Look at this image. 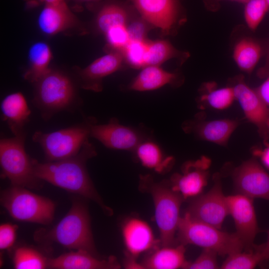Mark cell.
<instances>
[{"instance_id": "obj_1", "label": "cell", "mask_w": 269, "mask_h": 269, "mask_svg": "<svg viewBox=\"0 0 269 269\" xmlns=\"http://www.w3.org/2000/svg\"><path fill=\"white\" fill-rule=\"evenodd\" d=\"M96 155L94 146L87 139L77 154L68 158L46 163L33 159L34 174L41 180L92 200L111 215L112 210L103 201L86 168L87 160Z\"/></svg>"}, {"instance_id": "obj_2", "label": "cell", "mask_w": 269, "mask_h": 269, "mask_svg": "<svg viewBox=\"0 0 269 269\" xmlns=\"http://www.w3.org/2000/svg\"><path fill=\"white\" fill-rule=\"evenodd\" d=\"M34 238L40 242H55L64 248L85 251L97 257L88 208L78 199L73 200L70 210L56 225L48 230H39Z\"/></svg>"}, {"instance_id": "obj_3", "label": "cell", "mask_w": 269, "mask_h": 269, "mask_svg": "<svg viewBox=\"0 0 269 269\" xmlns=\"http://www.w3.org/2000/svg\"><path fill=\"white\" fill-rule=\"evenodd\" d=\"M166 182H155L150 175L140 176V188L149 192L152 197L161 247L173 245L181 218L180 209L184 200L179 193L168 187Z\"/></svg>"}, {"instance_id": "obj_4", "label": "cell", "mask_w": 269, "mask_h": 269, "mask_svg": "<svg viewBox=\"0 0 269 269\" xmlns=\"http://www.w3.org/2000/svg\"><path fill=\"white\" fill-rule=\"evenodd\" d=\"M177 238L183 245H194L225 256L242 251L243 243L236 233L230 234L191 218L185 213L177 228Z\"/></svg>"}, {"instance_id": "obj_5", "label": "cell", "mask_w": 269, "mask_h": 269, "mask_svg": "<svg viewBox=\"0 0 269 269\" xmlns=\"http://www.w3.org/2000/svg\"><path fill=\"white\" fill-rule=\"evenodd\" d=\"M0 203L10 216L18 221L48 225L54 217L53 202L24 187L12 185L3 191Z\"/></svg>"}, {"instance_id": "obj_6", "label": "cell", "mask_w": 269, "mask_h": 269, "mask_svg": "<svg viewBox=\"0 0 269 269\" xmlns=\"http://www.w3.org/2000/svg\"><path fill=\"white\" fill-rule=\"evenodd\" d=\"M25 134L3 138L0 142V163L2 174L13 186L35 188L40 180L34 174L33 163L24 149Z\"/></svg>"}, {"instance_id": "obj_7", "label": "cell", "mask_w": 269, "mask_h": 269, "mask_svg": "<svg viewBox=\"0 0 269 269\" xmlns=\"http://www.w3.org/2000/svg\"><path fill=\"white\" fill-rule=\"evenodd\" d=\"M90 123L50 133L36 132L32 139L41 146L49 161L68 158L77 154L88 139Z\"/></svg>"}, {"instance_id": "obj_8", "label": "cell", "mask_w": 269, "mask_h": 269, "mask_svg": "<svg viewBox=\"0 0 269 269\" xmlns=\"http://www.w3.org/2000/svg\"><path fill=\"white\" fill-rule=\"evenodd\" d=\"M35 100L45 116L51 115L70 106L75 89L65 74L51 69L37 82Z\"/></svg>"}, {"instance_id": "obj_9", "label": "cell", "mask_w": 269, "mask_h": 269, "mask_svg": "<svg viewBox=\"0 0 269 269\" xmlns=\"http://www.w3.org/2000/svg\"><path fill=\"white\" fill-rule=\"evenodd\" d=\"M139 14L161 35L174 34L186 20L179 0H129Z\"/></svg>"}, {"instance_id": "obj_10", "label": "cell", "mask_w": 269, "mask_h": 269, "mask_svg": "<svg viewBox=\"0 0 269 269\" xmlns=\"http://www.w3.org/2000/svg\"><path fill=\"white\" fill-rule=\"evenodd\" d=\"M214 178L211 190L193 200L186 213L193 219L220 229L229 211L220 177L218 175Z\"/></svg>"}, {"instance_id": "obj_11", "label": "cell", "mask_w": 269, "mask_h": 269, "mask_svg": "<svg viewBox=\"0 0 269 269\" xmlns=\"http://www.w3.org/2000/svg\"><path fill=\"white\" fill-rule=\"evenodd\" d=\"M231 85L235 100L239 103L246 119L255 125L264 144L269 142V108L255 89L250 88L242 76L235 77Z\"/></svg>"}, {"instance_id": "obj_12", "label": "cell", "mask_w": 269, "mask_h": 269, "mask_svg": "<svg viewBox=\"0 0 269 269\" xmlns=\"http://www.w3.org/2000/svg\"><path fill=\"white\" fill-rule=\"evenodd\" d=\"M89 128L90 136L112 149L133 151L142 141L149 138L141 130L122 125L116 118L103 125L90 121Z\"/></svg>"}, {"instance_id": "obj_13", "label": "cell", "mask_w": 269, "mask_h": 269, "mask_svg": "<svg viewBox=\"0 0 269 269\" xmlns=\"http://www.w3.org/2000/svg\"><path fill=\"white\" fill-rule=\"evenodd\" d=\"M229 214L232 216L236 234L241 240L247 251L255 250L254 241L259 232L252 198L243 194L226 197Z\"/></svg>"}, {"instance_id": "obj_14", "label": "cell", "mask_w": 269, "mask_h": 269, "mask_svg": "<svg viewBox=\"0 0 269 269\" xmlns=\"http://www.w3.org/2000/svg\"><path fill=\"white\" fill-rule=\"evenodd\" d=\"M236 189L251 198L269 200V174L256 157L244 162L233 174Z\"/></svg>"}, {"instance_id": "obj_15", "label": "cell", "mask_w": 269, "mask_h": 269, "mask_svg": "<svg viewBox=\"0 0 269 269\" xmlns=\"http://www.w3.org/2000/svg\"><path fill=\"white\" fill-rule=\"evenodd\" d=\"M211 160L206 156L189 161L182 166L181 173H175L170 178L172 189L184 199L199 195L207 184Z\"/></svg>"}, {"instance_id": "obj_16", "label": "cell", "mask_w": 269, "mask_h": 269, "mask_svg": "<svg viewBox=\"0 0 269 269\" xmlns=\"http://www.w3.org/2000/svg\"><path fill=\"white\" fill-rule=\"evenodd\" d=\"M125 62L122 52L111 51L96 59L79 72L82 87L99 92L102 90L103 79L123 68Z\"/></svg>"}, {"instance_id": "obj_17", "label": "cell", "mask_w": 269, "mask_h": 269, "mask_svg": "<svg viewBox=\"0 0 269 269\" xmlns=\"http://www.w3.org/2000/svg\"><path fill=\"white\" fill-rule=\"evenodd\" d=\"M126 254L136 258L141 254L154 249L160 244L147 223L138 218L127 220L122 228Z\"/></svg>"}, {"instance_id": "obj_18", "label": "cell", "mask_w": 269, "mask_h": 269, "mask_svg": "<svg viewBox=\"0 0 269 269\" xmlns=\"http://www.w3.org/2000/svg\"><path fill=\"white\" fill-rule=\"evenodd\" d=\"M239 122L234 120L223 119L211 121L196 120L184 123L183 129L192 133L201 139L220 145H226Z\"/></svg>"}, {"instance_id": "obj_19", "label": "cell", "mask_w": 269, "mask_h": 269, "mask_svg": "<svg viewBox=\"0 0 269 269\" xmlns=\"http://www.w3.org/2000/svg\"><path fill=\"white\" fill-rule=\"evenodd\" d=\"M47 267L54 269H119L121 266L113 256L100 259L83 250H76L47 260Z\"/></svg>"}, {"instance_id": "obj_20", "label": "cell", "mask_w": 269, "mask_h": 269, "mask_svg": "<svg viewBox=\"0 0 269 269\" xmlns=\"http://www.w3.org/2000/svg\"><path fill=\"white\" fill-rule=\"evenodd\" d=\"M129 2L121 0H103L95 6L93 8L97 9L95 25L98 31L104 34L111 27L126 26L136 11Z\"/></svg>"}, {"instance_id": "obj_21", "label": "cell", "mask_w": 269, "mask_h": 269, "mask_svg": "<svg viewBox=\"0 0 269 269\" xmlns=\"http://www.w3.org/2000/svg\"><path fill=\"white\" fill-rule=\"evenodd\" d=\"M38 25L44 34L53 35L77 24L78 19L66 2L44 4L38 17Z\"/></svg>"}, {"instance_id": "obj_22", "label": "cell", "mask_w": 269, "mask_h": 269, "mask_svg": "<svg viewBox=\"0 0 269 269\" xmlns=\"http://www.w3.org/2000/svg\"><path fill=\"white\" fill-rule=\"evenodd\" d=\"M183 82L181 75L165 71L159 66H147L127 86L128 90L136 91H151L166 85L178 86Z\"/></svg>"}, {"instance_id": "obj_23", "label": "cell", "mask_w": 269, "mask_h": 269, "mask_svg": "<svg viewBox=\"0 0 269 269\" xmlns=\"http://www.w3.org/2000/svg\"><path fill=\"white\" fill-rule=\"evenodd\" d=\"M3 119L15 135L23 133V127L30 115L27 102L20 92L6 96L1 104Z\"/></svg>"}, {"instance_id": "obj_24", "label": "cell", "mask_w": 269, "mask_h": 269, "mask_svg": "<svg viewBox=\"0 0 269 269\" xmlns=\"http://www.w3.org/2000/svg\"><path fill=\"white\" fill-rule=\"evenodd\" d=\"M141 165L159 173L170 169L174 162L172 156H165L160 146L149 138L142 141L133 151Z\"/></svg>"}, {"instance_id": "obj_25", "label": "cell", "mask_w": 269, "mask_h": 269, "mask_svg": "<svg viewBox=\"0 0 269 269\" xmlns=\"http://www.w3.org/2000/svg\"><path fill=\"white\" fill-rule=\"evenodd\" d=\"M141 264L144 269H176L183 268L185 259L184 245L155 248Z\"/></svg>"}, {"instance_id": "obj_26", "label": "cell", "mask_w": 269, "mask_h": 269, "mask_svg": "<svg viewBox=\"0 0 269 269\" xmlns=\"http://www.w3.org/2000/svg\"><path fill=\"white\" fill-rule=\"evenodd\" d=\"M29 67L24 74V78L30 82H37L51 69L49 65L52 58L49 46L43 41L33 43L28 53Z\"/></svg>"}, {"instance_id": "obj_27", "label": "cell", "mask_w": 269, "mask_h": 269, "mask_svg": "<svg viewBox=\"0 0 269 269\" xmlns=\"http://www.w3.org/2000/svg\"><path fill=\"white\" fill-rule=\"evenodd\" d=\"M262 44L251 37H243L235 44L233 57L239 68L251 73L258 63L263 54Z\"/></svg>"}, {"instance_id": "obj_28", "label": "cell", "mask_w": 269, "mask_h": 269, "mask_svg": "<svg viewBox=\"0 0 269 269\" xmlns=\"http://www.w3.org/2000/svg\"><path fill=\"white\" fill-rule=\"evenodd\" d=\"M189 56V53L178 50L167 40H148L145 66H159L172 58L183 62Z\"/></svg>"}, {"instance_id": "obj_29", "label": "cell", "mask_w": 269, "mask_h": 269, "mask_svg": "<svg viewBox=\"0 0 269 269\" xmlns=\"http://www.w3.org/2000/svg\"><path fill=\"white\" fill-rule=\"evenodd\" d=\"M235 100L231 86L217 89L214 83H208L201 89L199 101L211 108L222 110L229 107Z\"/></svg>"}, {"instance_id": "obj_30", "label": "cell", "mask_w": 269, "mask_h": 269, "mask_svg": "<svg viewBox=\"0 0 269 269\" xmlns=\"http://www.w3.org/2000/svg\"><path fill=\"white\" fill-rule=\"evenodd\" d=\"M47 260L38 251L21 247L15 251L13 263L16 269H43L48 268Z\"/></svg>"}, {"instance_id": "obj_31", "label": "cell", "mask_w": 269, "mask_h": 269, "mask_svg": "<svg viewBox=\"0 0 269 269\" xmlns=\"http://www.w3.org/2000/svg\"><path fill=\"white\" fill-rule=\"evenodd\" d=\"M262 262L260 254L256 250L242 251L228 256L220 268L223 269H252Z\"/></svg>"}, {"instance_id": "obj_32", "label": "cell", "mask_w": 269, "mask_h": 269, "mask_svg": "<svg viewBox=\"0 0 269 269\" xmlns=\"http://www.w3.org/2000/svg\"><path fill=\"white\" fill-rule=\"evenodd\" d=\"M148 40H130L122 51L125 62L134 69L145 66Z\"/></svg>"}, {"instance_id": "obj_33", "label": "cell", "mask_w": 269, "mask_h": 269, "mask_svg": "<svg viewBox=\"0 0 269 269\" xmlns=\"http://www.w3.org/2000/svg\"><path fill=\"white\" fill-rule=\"evenodd\" d=\"M269 9L266 0H247L244 8V17L248 27L251 30H256Z\"/></svg>"}, {"instance_id": "obj_34", "label": "cell", "mask_w": 269, "mask_h": 269, "mask_svg": "<svg viewBox=\"0 0 269 269\" xmlns=\"http://www.w3.org/2000/svg\"><path fill=\"white\" fill-rule=\"evenodd\" d=\"M104 35L105 36L109 52L123 50L130 41L126 26L119 25L111 27Z\"/></svg>"}, {"instance_id": "obj_35", "label": "cell", "mask_w": 269, "mask_h": 269, "mask_svg": "<svg viewBox=\"0 0 269 269\" xmlns=\"http://www.w3.org/2000/svg\"><path fill=\"white\" fill-rule=\"evenodd\" d=\"M126 26L130 40L138 41L147 40V35L149 31L154 28L137 10Z\"/></svg>"}, {"instance_id": "obj_36", "label": "cell", "mask_w": 269, "mask_h": 269, "mask_svg": "<svg viewBox=\"0 0 269 269\" xmlns=\"http://www.w3.org/2000/svg\"><path fill=\"white\" fill-rule=\"evenodd\" d=\"M217 253L209 249H203L200 256L192 262H186L183 269H216L218 265Z\"/></svg>"}, {"instance_id": "obj_37", "label": "cell", "mask_w": 269, "mask_h": 269, "mask_svg": "<svg viewBox=\"0 0 269 269\" xmlns=\"http://www.w3.org/2000/svg\"><path fill=\"white\" fill-rule=\"evenodd\" d=\"M18 226L10 223L2 224L0 226V249H9L13 245Z\"/></svg>"}, {"instance_id": "obj_38", "label": "cell", "mask_w": 269, "mask_h": 269, "mask_svg": "<svg viewBox=\"0 0 269 269\" xmlns=\"http://www.w3.org/2000/svg\"><path fill=\"white\" fill-rule=\"evenodd\" d=\"M264 145L263 148H254L252 152L255 157L259 158L263 164L269 169V142Z\"/></svg>"}, {"instance_id": "obj_39", "label": "cell", "mask_w": 269, "mask_h": 269, "mask_svg": "<svg viewBox=\"0 0 269 269\" xmlns=\"http://www.w3.org/2000/svg\"><path fill=\"white\" fill-rule=\"evenodd\" d=\"M265 79L264 81L255 89L262 101L269 108V75Z\"/></svg>"}, {"instance_id": "obj_40", "label": "cell", "mask_w": 269, "mask_h": 269, "mask_svg": "<svg viewBox=\"0 0 269 269\" xmlns=\"http://www.w3.org/2000/svg\"><path fill=\"white\" fill-rule=\"evenodd\" d=\"M27 8H33L41 4H58L64 2L66 0H24Z\"/></svg>"}, {"instance_id": "obj_41", "label": "cell", "mask_w": 269, "mask_h": 269, "mask_svg": "<svg viewBox=\"0 0 269 269\" xmlns=\"http://www.w3.org/2000/svg\"><path fill=\"white\" fill-rule=\"evenodd\" d=\"M267 242L260 246H256L255 249L259 252L262 258V263L269 261V230L267 231Z\"/></svg>"}, {"instance_id": "obj_42", "label": "cell", "mask_w": 269, "mask_h": 269, "mask_svg": "<svg viewBox=\"0 0 269 269\" xmlns=\"http://www.w3.org/2000/svg\"><path fill=\"white\" fill-rule=\"evenodd\" d=\"M124 264L126 269H144L141 264H138L136 262L135 258L127 254Z\"/></svg>"}, {"instance_id": "obj_43", "label": "cell", "mask_w": 269, "mask_h": 269, "mask_svg": "<svg viewBox=\"0 0 269 269\" xmlns=\"http://www.w3.org/2000/svg\"><path fill=\"white\" fill-rule=\"evenodd\" d=\"M269 75V48L265 64L257 72V75L260 78H265Z\"/></svg>"}, {"instance_id": "obj_44", "label": "cell", "mask_w": 269, "mask_h": 269, "mask_svg": "<svg viewBox=\"0 0 269 269\" xmlns=\"http://www.w3.org/2000/svg\"><path fill=\"white\" fill-rule=\"evenodd\" d=\"M224 0H231L241 2H246L248 0H204L206 6L211 10H215L218 8L219 3Z\"/></svg>"}, {"instance_id": "obj_45", "label": "cell", "mask_w": 269, "mask_h": 269, "mask_svg": "<svg viewBox=\"0 0 269 269\" xmlns=\"http://www.w3.org/2000/svg\"><path fill=\"white\" fill-rule=\"evenodd\" d=\"M77 4H86L90 8H93L103 0H70Z\"/></svg>"}, {"instance_id": "obj_46", "label": "cell", "mask_w": 269, "mask_h": 269, "mask_svg": "<svg viewBox=\"0 0 269 269\" xmlns=\"http://www.w3.org/2000/svg\"><path fill=\"white\" fill-rule=\"evenodd\" d=\"M269 7V0H266Z\"/></svg>"}]
</instances>
